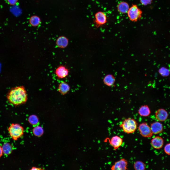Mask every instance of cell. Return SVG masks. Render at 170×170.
Listing matches in <instances>:
<instances>
[{
    "instance_id": "ffe728a7",
    "label": "cell",
    "mask_w": 170,
    "mask_h": 170,
    "mask_svg": "<svg viewBox=\"0 0 170 170\" xmlns=\"http://www.w3.org/2000/svg\"><path fill=\"white\" fill-rule=\"evenodd\" d=\"M32 132L34 136L39 137L41 136L43 134L44 131L43 128L41 126H37L33 128Z\"/></svg>"
},
{
    "instance_id": "4316f807",
    "label": "cell",
    "mask_w": 170,
    "mask_h": 170,
    "mask_svg": "<svg viewBox=\"0 0 170 170\" xmlns=\"http://www.w3.org/2000/svg\"><path fill=\"white\" fill-rule=\"evenodd\" d=\"M43 169H42L41 168H40L39 167H33L31 168V169H30V170H43Z\"/></svg>"
},
{
    "instance_id": "7402d4cb",
    "label": "cell",
    "mask_w": 170,
    "mask_h": 170,
    "mask_svg": "<svg viewBox=\"0 0 170 170\" xmlns=\"http://www.w3.org/2000/svg\"><path fill=\"white\" fill-rule=\"evenodd\" d=\"M28 121L31 125L35 126L39 123V120L38 117L35 115H30L28 118Z\"/></svg>"
},
{
    "instance_id": "9a60e30c",
    "label": "cell",
    "mask_w": 170,
    "mask_h": 170,
    "mask_svg": "<svg viewBox=\"0 0 170 170\" xmlns=\"http://www.w3.org/2000/svg\"><path fill=\"white\" fill-rule=\"evenodd\" d=\"M103 81L105 85L108 86L110 87L114 84L115 81V78L112 75L108 74L104 77Z\"/></svg>"
},
{
    "instance_id": "5b68a950",
    "label": "cell",
    "mask_w": 170,
    "mask_h": 170,
    "mask_svg": "<svg viewBox=\"0 0 170 170\" xmlns=\"http://www.w3.org/2000/svg\"><path fill=\"white\" fill-rule=\"evenodd\" d=\"M107 17L105 13L101 11L96 12L95 14L94 22L95 26L98 28L105 24L107 22Z\"/></svg>"
},
{
    "instance_id": "603a6c76",
    "label": "cell",
    "mask_w": 170,
    "mask_h": 170,
    "mask_svg": "<svg viewBox=\"0 0 170 170\" xmlns=\"http://www.w3.org/2000/svg\"><path fill=\"white\" fill-rule=\"evenodd\" d=\"M158 72L161 76L163 77L167 76L170 74L169 70L164 67H162L160 68Z\"/></svg>"
},
{
    "instance_id": "d6986e66",
    "label": "cell",
    "mask_w": 170,
    "mask_h": 170,
    "mask_svg": "<svg viewBox=\"0 0 170 170\" xmlns=\"http://www.w3.org/2000/svg\"><path fill=\"white\" fill-rule=\"evenodd\" d=\"M29 22L30 25L33 27H37L41 23V20L40 18L36 15H33L30 18Z\"/></svg>"
},
{
    "instance_id": "7c38bea8",
    "label": "cell",
    "mask_w": 170,
    "mask_h": 170,
    "mask_svg": "<svg viewBox=\"0 0 170 170\" xmlns=\"http://www.w3.org/2000/svg\"><path fill=\"white\" fill-rule=\"evenodd\" d=\"M150 127L153 134H157L162 133L163 131V126L161 123L156 121L150 124Z\"/></svg>"
},
{
    "instance_id": "52a82bcc",
    "label": "cell",
    "mask_w": 170,
    "mask_h": 170,
    "mask_svg": "<svg viewBox=\"0 0 170 170\" xmlns=\"http://www.w3.org/2000/svg\"><path fill=\"white\" fill-rule=\"evenodd\" d=\"M69 71L65 65H60L55 69V73L57 78L59 79L65 78L68 76Z\"/></svg>"
},
{
    "instance_id": "277c9868",
    "label": "cell",
    "mask_w": 170,
    "mask_h": 170,
    "mask_svg": "<svg viewBox=\"0 0 170 170\" xmlns=\"http://www.w3.org/2000/svg\"><path fill=\"white\" fill-rule=\"evenodd\" d=\"M130 20L136 22L139 20L142 17V11L136 4H132L129 8L127 12Z\"/></svg>"
},
{
    "instance_id": "3957f363",
    "label": "cell",
    "mask_w": 170,
    "mask_h": 170,
    "mask_svg": "<svg viewBox=\"0 0 170 170\" xmlns=\"http://www.w3.org/2000/svg\"><path fill=\"white\" fill-rule=\"evenodd\" d=\"M8 130L10 136L15 140H17L24 134V128L18 123H12L8 128Z\"/></svg>"
},
{
    "instance_id": "ba28073f",
    "label": "cell",
    "mask_w": 170,
    "mask_h": 170,
    "mask_svg": "<svg viewBox=\"0 0 170 170\" xmlns=\"http://www.w3.org/2000/svg\"><path fill=\"white\" fill-rule=\"evenodd\" d=\"M128 162L124 158H122L115 162L113 165L111 169L112 170H125L128 169Z\"/></svg>"
},
{
    "instance_id": "4fadbf2b",
    "label": "cell",
    "mask_w": 170,
    "mask_h": 170,
    "mask_svg": "<svg viewBox=\"0 0 170 170\" xmlns=\"http://www.w3.org/2000/svg\"><path fill=\"white\" fill-rule=\"evenodd\" d=\"M69 40L65 36H62L59 37L56 39V44L57 47L61 48H64L68 45Z\"/></svg>"
},
{
    "instance_id": "8fae6325",
    "label": "cell",
    "mask_w": 170,
    "mask_h": 170,
    "mask_svg": "<svg viewBox=\"0 0 170 170\" xmlns=\"http://www.w3.org/2000/svg\"><path fill=\"white\" fill-rule=\"evenodd\" d=\"M164 143L163 139L161 137L156 136L152 139L151 144L152 147L156 149H159L162 148Z\"/></svg>"
},
{
    "instance_id": "8992f818",
    "label": "cell",
    "mask_w": 170,
    "mask_h": 170,
    "mask_svg": "<svg viewBox=\"0 0 170 170\" xmlns=\"http://www.w3.org/2000/svg\"><path fill=\"white\" fill-rule=\"evenodd\" d=\"M138 129L141 135L146 138H150L153 136L150 127L145 122H143L139 124Z\"/></svg>"
},
{
    "instance_id": "5bb4252c",
    "label": "cell",
    "mask_w": 170,
    "mask_h": 170,
    "mask_svg": "<svg viewBox=\"0 0 170 170\" xmlns=\"http://www.w3.org/2000/svg\"><path fill=\"white\" fill-rule=\"evenodd\" d=\"M70 89L69 85L67 83L62 82L59 84L58 87V91L61 94L64 95L67 94Z\"/></svg>"
},
{
    "instance_id": "484cf974",
    "label": "cell",
    "mask_w": 170,
    "mask_h": 170,
    "mask_svg": "<svg viewBox=\"0 0 170 170\" xmlns=\"http://www.w3.org/2000/svg\"><path fill=\"white\" fill-rule=\"evenodd\" d=\"M8 3L11 5H14L17 3L18 0H7Z\"/></svg>"
},
{
    "instance_id": "44dd1931",
    "label": "cell",
    "mask_w": 170,
    "mask_h": 170,
    "mask_svg": "<svg viewBox=\"0 0 170 170\" xmlns=\"http://www.w3.org/2000/svg\"><path fill=\"white\" fill-rule=\"evenodd\" d=\"M133 168L136 170H145L146 169L144 163L141 161H137L134 163Z\"/></svg>"
},
{
    "instance_id": "9c48e42d",
    "label": "cell",
    "mask_w": 170,
    "mask_h": 170,
    "mask_svg": "<svg viewBox=\"0 0 170 170\" xmlns=\"http://www.w3.org/2000/svg\"><path fill=\"white\" fill-rule=\"evenodd\" d=\"M109 141L110 145L115 150L117 149L122 144L123 140L120 137L115 136L112 137Z\"/></svg>"
},
{
    "instance_id": "ac0fdd59",
    "label": "cell",
    "mask_w": 170,
    "mask_h": 170,
    "mask_svg": "<svg viewBox=\"0 0 170 170\" xmlns=\"http://www.w3.org/2000/svg\"><path fill=\"white\" fill-rule=\"evenodd\" d=\"M2 148L3 153L5 155L10 154L12 152V146L9 143H4L3 145Z\"/></svg>"
},
{
    "instance_id": "e0dca14e",
    "label": "cell",
    "mask_w": 170,
    "mask_h": 170,
    "mask_svg": "<svg viewBox=\"0 0 170 170\" xmlns=\"http://www.w3.org/2000/svg\"><path fill=\"white\" fill-rule=\"evenodd\" d=\"M129 8L128 3L125 2H120L117 7V10L120 13L122 14L127 13Z\"/></svg>"
},
{
    "instance_id": "83f0119b",
    "label": "cell",
    "mask_w": 170,
    "mask_h": 170,
    "mask_svg": "<svg viewBox=\"0 0 170 170\" xmlns=\"http://www.w3.org/2000/svg\"><path fill=\"white\" fill-rule=\"evenodd\" d=\"M3 154L2 147L0 146V157L2 156Z\"/></svg>"
},
{
    "instance_id": "cb8c5ba5",
    "label": "cell",
    "mask_w": 170,
    "mask_h": 170,
    "mask_svg": "<svg viewBox=\"0 0 170 170\" xmlns=\"http://www.w3.org/2000/svg\"><path fill=\"white\" fill-rule=\"evenodd\" d=\"M164 149L166 154L168 155H170V143L165 145Z\"/></svg>"
},
{
    "instance_id": "7a4b0ae2",
    "label": "cell",
    "mask_w": 170,
    "mask_h": 170,
    "mask_svg": "<svg viewBox=\"0 0 170 170\" xmlns=\"http://www.w3.org/2000/svg\"><path fill=\"white\" fill-rule=\"evenodd\" d=\"M137 123L134 119L128 118L125 119L119 125V127L121 128L124 132L128 134L134 133L136 130Z\"/></svg>"
},
{
    "instance_id": "6da1fadb",
    "label": "cell",
    "mask_w": 170,
    "mask_h": 170,
    "mask_svg": "<svg viewBox=\"0 0 170 170\" xmlns=\"http://www.w3.org/2000/svg\"><path fill=\"white\" fill-rule=\"evenodd\" d=\"M7 97L9 102L16 106L25 103L28 99L26 91L22 86H17L11 89Z\"/></svg>"
},
{
    "instance_id": "f1b7e54d",
    "label": "cell",
    "mask_w": 170,
    "mask_h": 170,
    "mask_svg": "<svg viewBox=\"0 0 170 170\" xmlns=\"http://www.w3.org/2000/svg\"></svg>"
},
{
    "instance_id": "d4e9b609",
    "label": "cell",
    "mask_w": 170,
    "mask_h": 170,
    "mask_svg": "<svg viewBox=\"0 0 170 170\" xmlns=\"http://www.w3.org/2000/svg\"><path fill=\"white\" fill-rule=\"evenodd\" d=\"M152 0H140L141 3L143 5H146L151 3Z\"/></svg>"
},
{
    "instance_id": "30bf717a",
    "label": "cell",
    "mask_w": 170,
    "mask_h": 170,
    "mask_svg": "<svg viewBox=\"0 0 170 170\" xmlns=\"http://www.w3.org/2000/svg\"><path fill=\"white\" fill-rule=\"evenodd\" d=\"M155 115L156 119L158 121L161 122L165 121L168 116L167 111L163 108L158 110L155 112Z\"/></svg>"
},
{
    "instance_id": "2e32d148",
    "label": "cell",
    "mask_w": 170,
    "mask_h": 170,
    "mask_svg": "<svg viewBox=\"0 0 170 170\" xmlns=\"http://www.w3.org/2000/svg\"><path fill=\"white\" fill-rule=\"evenodd\" d=\"M139 114L143 117H147L151 114V111L148 106L146 105L142 106L138 112Z\"/></svg>"
}]
</instances>
